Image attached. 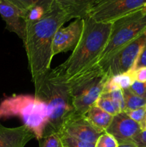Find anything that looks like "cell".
Returning <instances> with one entry per match:
<instances>
[{
    "label": "cell",
    "mask_w": 146,
    "mask_h": 147,
    "mask_svg": "<svg viewBox=\"0 0 146 147\" xmlns=\"http://www.w3.org/2000/svg\"><path fill=\"white\" fill-rule=\"evenodd\" d=\"M70 20L68 16L54 1L51 8L40 20L26 23V35L23 42L31 80L51 68L54 35L57 30Z\"/></svg>",
    "instance_id": "1"
},
{
    "label": "cell",
    "mask_w": 146,
    "mask_h": 147,
    "mask_svg": "<svg viewBox=\"0 0 146 147\" xmlns=\"http://www.w3.org/2000/svg\"><path fill=\"white\" fill-rule=\"evenodd\" d=\"M34 96L45 103L48 123L44 135L58 133L64 119L74 111L69 78L60 65L32 80Z\"/></svg>",
    "instance_id": "2"
},
{
    "label": "cell",
    "mask_w": 146,
    "mask_h": 147,
    "mask_svg": "<svg viewBox=\"0 0 146 147\" xmlns=\"http://www.w3.org/2000/svg\"><path fill=\"white\" fill-rule=\"evenodd\" d=\"M83 19L84 26L79 42L67 60L60 65L69 79L98 63L111 33L112 23L97 22L87 16Z\"/></svg>",
    "instance_id": "3"
},
{
    "label": "cell",
    "mask_w": 146,
    "mask_h": 147,
    "mask_svg": "<svg viewBox=\"0 0 146 147\" xmlns=\"http://www.w3.org/2000/svg\"><path fill=\"white\" fill-rule=\"evenodd\" d=\"M18 117L34 133L35 139H42L48 123V109L45 103L34 96L14 94L0 103V120Z\"/></svg>",
    "instance_id": "4"
},
{
    "label": "cell",
    "mask_w": 146,
    "mask_h": 147,
    "mask_svg": "<svg viewBox=\"0 0 146 147\" xmlns=\"http://www.w3.org/2000/svg\"><path fill=\"white\" fill-rule=\"evenodd\" d=\"M109 79L98 63L69 79L74 111L85 115L102 93Z\"/></svg>",
    "instance_id": "5"
},
{
    "label": "cell",
    "mask_w": 146,
    "mask_h": 147,
    "mask_svg": "<svg viewBox=\"0 0 146 147\" xmlns=\"http://www.w3.org/2000/svg\"><path fill=\"white\" fill-rule=\"evenodd\" d=\"M145 30L146 15L142 13L141 9L113 22L110 38L97 63H102L111 58Z\"/></svg>",
    "instance_id": "6"
},
{
    "label": "cell",
    "mask_w": 146,
    "mask_h": 147,
    "mask_svg": "<svg viewBox=\"0 0 146 147\" xmlns=\"http://www.w3.org/2000/svg\"><path fill=\"white\" fill-rule=\"evenodd\" d=\"M146 47V30L123 47L114 56L99 65L107 77L122 74L134 67L137 58Z\"/></svg>",
    "instance_id": "7"
},
{
    "label": "cell",
    "mask_w": 146,
    "mask_h": 147,
    "mask_svg": "<svg viewBox=\"0 0 146 147\" xmlns=\"http://www.w3.org/2000/svg\"><path fill=\"white\" fill-rule=\"evenodd\" d=\"M146 0H94L87 12L94 21L113 23L117 19L141 9Z\"/></svg>",
    "instance_id": "8"
},
{
    "label": "cell",
    "mask_w": 146,
    "mask_h": 147,
    "mask_svg": "<svg viewBox=\"0 0 146 147\" xmlns=\"http://www.w3.org/2000/svg\"><path fill=\"white\" fill-rule=\"evenodd\" d=\"M58 134L92 144H95L102 134L92 126L85 115L75 111L64 119Z\"/></svg>",
    "instance_id": "9"
},
{
    "label": "cell",
    "mask_w": 146,
    "mask_h": 147,
    "mask_svg": "<svg viewBox=\"0 0 146 147\" xmlns=\"http://www.w3.org/2000/svg\"><path fill=\"white\" fill-rule=\"evenodd\" d=\"M84 19H75L67 27H60L54 35L52 45L53 57L61 53L72 51L82 36Z\"/></svg>",
    "instance_id": "10"
},
{
    "label": "cell",
    "mask_w": 146,
    "mask_h": 147,
    "mask_svg": "<svg viewBox=\"0 0 146 147\" xmlns=\"http://www.w3.org/2000/svg\"><path fill=\"white\" fill-rule=\"evenodd\" d=\"M141 131L139 123L132 120L125 112H121L113 116L105 132L112 135L119 145H134L133 139Z\"/></svg>",
    "instance_id": "11"
},
{
    "label": "cell",
    "mask_w": 146,
    "mask_h": 147,
    "mask_svg": "<svg viewBox=\"0 0 146 147\" xmlns=\"http://www.w3.org/2000/svg\"><path fill=\"white\" fill-rule=\"evenodd\" d=\"M0 15L6 22V29L24 41L27 27L24 12L5 0H0Z\"/></svg>",
    "instance_id": "12"
},
{
    "label": "cell",
    "mask_w": 146,
    "mask_h": 147,
    "mask_svg": "<svg viewBox=\"0 0 146 147\" xmlns=\"http://www.w3.org/2000/svg\"><path fill=\"white\" fill-rule=\"evenodd\" d=\"M34 138V133L25 125L9 128L0 123V147H25Z\"/></svg>",
    "instance_id": "13"
},
{
    "label": "cell",
    "mask_w": 146,
    "mask_h": 147,
    "mask_svg": "<svg viewBox=\"0 0 146 147\" xmlns=\"http://www.w3.org/2000/svg\"><path fill=\"white\" fill-rule=\"evenodd\" d=\"M70 20L84 18L94 0H54Z\"/></svg>",
    "instance_id": "14"
},
{
    "label": "cell",
    "mask_w": 146,
    "mask_h": 147,
    "mask_svg": "<svg viewBox=\"0 0 146 147\" xmlns=\"http://www.w3.org/2000/svg\"><path fill=\"white\" fill-rule=\"evenodd\" d=\"M85 116L92 126L101 134L106 131L113 119V116L96 106H92Z\"/></svg>",
    "instance_id": "15"
},
{
    "label": "cell",
    "mask_w": 146,
    "mask_h": 147,
    "mask_svg": "<svg viewBox=\"0 0 146 147\" xmlns=\"http://www.w3.org/2000/svg\"><path fill=\"white\" fill-rule=\"evenodd\" d=\"M135 80V69L133 67L125 73L110 78L106 83L102 93H110L120 89H127Z\"/></svg>",
    "instance_id": "16"
},
{
    "label": "cell",
    "mask_w": 146,
    "mask_h": 147,
    "mask_svg": "<svg viewBox=\"0 0 146 147\" xmlns=\"http://www.w3.org/2000/svg\"><path fill=\"white\" fill-rule=\"evenodd\" d=\"M123 93L125 100V111L133 110V109H140L146 106V99L136 96L128 88L123 90Z\"/></svg>",
    "instance_id": "17"
},
{
    "label": "cell",
    "mask_w": 146,
    "mask_h": 147,
    "mask_svg": "<svg viewBox=\"0 0 146 147\" xmlns=\"http://www.w3.org/2000/svg\"><path fill=\"white\" fill-rule=\"evenodd\" d=\"M19 9L25 12L32 7L36 5H42L47 7H51L54 0H5Z\"/></svg>",
    "instance_id": "18"
},
{
    "label": "cell",
    "mask_w": 146,
    "mask_h": 147,
    "mask_svg": "<svg viewBox=\"0 0 146 147\" xmlns=\"http://www.w3.org/2000/svg\"><path fill=\"white\" fill-rule=\"evenodd\" d=\"M94 106H97L100 109L103 110L104 111L110 113L112 116H115L117 113H121L119 111L117 108L116 107L115 104L113 101L108 94L106 93H102L100 97L96 100Z\"/></svg>",
    "instance_id": "19"
},
{
    "label": "cell",
    "mask_w": 146,
    "mask_h": 147,
    "mask_svg": "<svg viewBox=\"0 0 146 147\" xmlns=\"http://www.w3.org/2000/svg\"><path fill=\"white\" fill-rule=\"evenodd\" d=\"M50 8L51 7H47L42 5H36L32 7L24 12V17L26 23L38 21Z\"/></svg>",
    "instance_id": "20"
},
{
    "label": "cell",
    "mask_w": 146,
    "mask_h": 147,
    "mask_svg": "<svg viewBox=\"0 0 146 147\" xmlns=\"http://www.w3.org/2000/svg\"><path fill=\"white\" fill-rule=\"evenodd\" d=\"M39 142L40 147H62L58 133H52L45 135Z\"/></svg>",
    "instance_id": "21"
},
{
    "label": "cell",
    "mask_w": 146,
    "mask_h": 147,
    "mask_svg": "<svg viewBox=\"0 0 146 147\" xmlns=\"http://www.w3.org/2000/svg\"><path fill=\"white\" fill-rule=\"evenodd\" d=\"M60 137L62 147H94V144L83 142L74 138L63 135H60Z\"/></svg>",
    "instance_id": "22"
},
{
    "label": "cell",
    "mask_w": 146,
    "mask_h": 147,
    "mask_svg": "<svg viewBox=\"0 0 146 147\" xmlns=\"http://www.w3.org/2000/svg\"><path fill=\"white\" fill-rule=\"evenodd\" d=\"M119 144L117 140L110 134H102L94 144V147H118Z\"/></svg>",
    "instance_id": "23"
},
{
    "label": "cell",
    "mask_w": 146,
    "mask_h": 147,
    "mask_svg": "<svg viewBox=\"0 0 146 147\" xmlns=\"http://www.w3.org/2000/svg\"><path fill=\"white\" fill-rule=\"evenodd\" d=\"M108 94L110 98L113 100L114 103L115 104L116 107L119 110L120 112H124L125 109V100L124 97H123V90H114V91L110 92V93H106Z\"/></svg>",
    "instance_id": "24"
},
{
    "label": "cell",
    "mask_w": 146,
    "mask_h": 147,
    "mask_svg": "<svg viewBox=\"0 0 146 147\" xmlns=\"http://www.w3.org/2000/svg\"><path fill=\"white\" fill-rule=\"evenodd\" d=\"M128 89L136 96L146 99V83L135 80Z\"/></svg>",
    "instance_id": "25"
},
{
    "label": "cell",
    "mask_w": 146,
    "mask_h": 147,
    "mask_svg": "<svg viewBox=\"0 0 146 147\" xmlns=\"http://www.w3.org/2000/svg\"><path fill=\"white\" fill-rule=\"evenodd\" d=\"M124 112L132 120L140 124V123L142 122L145 116V107L140 108V109H133V110H125Z\"/></svg>",
    "instance_id": "26"
},
{
    "label": "cell",
    "mask_w": 146,
    "mask_h": 147,
    "mask_svg": "<svg viewBox=\"0 0 146 147\" xmlns=\"http://www.w3.org/2000/svg\"><path fill=\"white\" fill-rule=\"evenodd\" d=\"M133 144L136 147H146V130L142 131L134 138Z\"/></svg>",
    "instance_id": "27"
},
{
    "label": "cell",
    "mask_w": 146,
    "mask_h": 147,
    "mask_svg": "<svg viewBox=\"0 0 146 147\" xmlns=\"http://www.w3.org/2000/svg\"><path fill=\"white\" fill-rule=\"evenodd\" d=\"M135 80L146 83V66H142L135 70Z\"/></svg>",
    "instance_id": "28"
},
{
    "label": "cell",
    "mask_w": 146,
    "mask_h": 147,
    "mask_svg": "<svg viewBox=\"0 0 146 147\" xmlns=\"http://www.w3.org/2000/svg\"><path fill=\"white\" fill-rule=\"evenodd\" d=\"M142 66H146V47L143 49L142 53H140L133 68L135 70L137 67H142Z\"/></svg>",
    "instance_id": "29"
},
{
    "label": "cell",
    "mask_w": 146,
    "mask_h": 147,
    "mask_svg": "<svg viewBox=\"0 0 146 147\" xmlns=\"http://www.w3.org/2000/svg\"><path fill=\"white\" fill-rule=\"evenodd\" d=\"M140 128H141L142 131L146 130V106H145V116L144 118H143L142 122L140 123Z\"/></svg>",
    "instance_id": "30"
},
{
    "label": "cell",
    "mask_w": 146,
    "mask_h": 147,
    "mask_svg": "<svg viewBox=\"0 0 146 147\" xmlns=\"http://www.w3.org/2000/svg\"><path fill=\"white\" fill-rule=\"evenodd\" d=\"M141 11H142V13H143V14L146 15V3L144 4V5H143V7L141 8Z\"/></svg>",
    "instance_id": "31"
},
{
    "label": "cell",
    "mask_w": 146,
    "mask_h": 147,
    "mask_svg": "<svg viewBox=\"0 0 146 147\" xmlns=\"http://www.w3.org/2000/svg\"><path fill=\"white\" fill-rule=\"evenodd\" d=\"M118 147H136L135 145L132 144H124V145H119Z\"/></svg>",
    "instance_id": "32"
}]
</instances>
